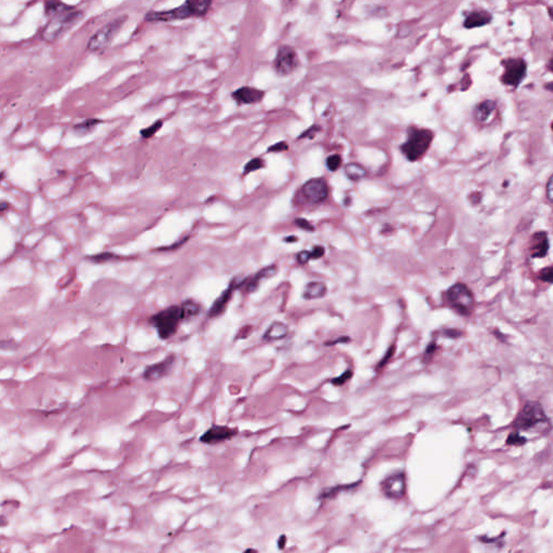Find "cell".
Returning a JSON list of instances; mask_svg holds the SVG:
<instances>
[{"instance_id":"6da1fadb","label":"cell","mask_w":553,"mask_h":553,"mask_svg":"<svg viewBox=\"0 0 553 553\" xmlns=\"http://www.w3.org/2000/svg\"><path fill=\"white\" fill-rule=\"evenodd\" d=\"M201 311V304L188 298L179 305H172L153 313L148 322L157 331L159 338L166 340L176 334L180 323L199 316Z\"/></svg>"},{"instance_id":"7a4b0ae2","label":"cell","mask_w":553,"mask_h":553,"mask_svg":"<svg viewBox=\"0 0 553 553\" xmlns=\"http://www.w3.org/2000/svg\"><path fill=\"white\" fill-rule=\"evenodd\" d=\"M511 427L514 431L547 435L550 432L552 425L540 403L538 401H526L514 417Z\"/></svg>"},{"instance_id":"3957f363","label":"cell","mask_w":553,"mask_h":553,"mask_svg":"<svg viewBox=\"0 0 553 553\" xmlns=\"http://www.w3.org/2000/svg\"><path fill=\"white\" fill-rule=\"evenodd\" d=\"M212 6L210 0H188L176 8L167 11H149L145 20L148 22H169V21L186 20L206 16Z\"/></svg>"},{"instance_id":"277c9868","label":"cell","mask_w":553,"mask_h":553,"mask_svg":"<svg viewBox=\"0 0 553 553\" xmlns=\"http://www.w3.org/2000/svg\"><path fill=\"white\" fill-rule=\"evenodd\" d=\"M433 132L425 128H410L408 131V138L401 146L400 149L409 161H417L428 151L433 141Z\"/></svg>"},{"instance_id":"5b68a950","label":"cell","mask_w":553,"mask_h":553,"mask_svg":"<svg viewBox=\"0 0 553 553\" xmlns=\"http://www.w3.org/2000/svg\"><path fill=\"white\" fill-rule=\"evenodd\" d=\"M82 18L83 12L76 9L50 19L41 32V39L47 44L55 43L76 24H78Z\"/></svg>"},{"instance_id":"8992f818","label":"cell","mask_w":553,"mask_h":553,"mask_svg":"<svg viewBox=\"0 0 553 553\" xmlns=\"http://www.w3.org/2000/svg\"><path fill=\"white\" fill-rule=\"evenodd\" d=\"M445 300L460 316L468 317L473 312L475 299L472 291L464 283H455L445 292Z\"/></svg>"},{"instance_id":"52a82bcc","label":"cell","mask_w":553,"mask_h":553,"mask_svg":"<svg viewBox=\"0 0 553 553\" xmlns=\"http://www.w3.org/2000/svg\"><path fill=\"white\" fill-rule=\"evenodd\" d=\"M128 17L122 16L118 17L111 22L105 24L101 29L93 34V36L89 39L87 46V50L90 52H97L103 49L107 48L111 41L115 39L119 31L121 30L123 24L127 22Z\"/></svg>"},{"instance_id":"ba28073f","label":"cell","mask_w":553,"mask_h":553,"mask_svg":"<svg viewBox=\"0 0 553 553\" xmlns=\"http://www.w3.org/2000/svg\"><path fill=\"white\" fill-rule=\"evenodd\" d=\"M502 65L505 71H503V74L500 77L501 82L508 87H519L525 77H526V62L520 58H511L503 61Z\"/></svg>"},{"instance_id":"9c48e42d","label":"cell","mask_w":553,"mask_h":553,"mask_svg":"<svg viewBox=\"0 0 553 553\" xmlns=\"http://www.w3.org/2000/svg\"><path fill=\"white\" fill-rule=\"evenodd\" d=\"M298 66V57L295 49L288 45H283L278 49L275 59V71L280 76H289Z\"/></svg>"},{"instance_id":"30bf717a","label":"cell","mask_w":553,"mask_h":553,"mask_svg":"<svg viewBox=\"0 0 553 553\" xmlns=\"http://www.w3.org/2000/svg\"><path fill=\"white\" fill-rule=\"evenodd\" d=\"M300 191L304 199L311 205L322 204L328 197L327 181L321 177L307 180Z\"/></svg>"},{"instance_id":"8fae6325","label":"cell","mask_w":553,"mask_h":553,"mask_svg":"<svg viewBox=\"0 0 553 553\" xmlns=\"http://www.w3.org/2000/svg\"><path fill=\"white\" fill-rule=\"evenodd\" d=\"M382 491L390 499H401L407 492V478L403 472H396L388 475L382 482Z\"/></svg>"},{"instance_id":"7c38bea8","label":"cell","mask_w":553,"mask_h":553,"mask_svg":"<svg viewBox=\"0 0 553 553\" xmlns=\"http://www.w3.org/2000/svg\"><path fill=\"white\" fill-rule=\"evenodd\" d=\"M175 363H176V355L171 353L162 361L153 363L148 365L143 372V379L148 382H156L163 377L167 376L173 370Z\"/></svg>"},{"instance_id":"4fadbf2b","label":"cell","mask_w":553,"mask_h":553,"mask_svg":"<svg viewBox=\"0 0 553 553\" xmlns=\"http://www.w3.org/2000/svg\"><path fill=\"white\" fill-rule=\"evenodd\" d=\"M237 433L238 430L235 428H230V427L222 425H214L210 427L204 435L200 437L199 440L204 444L215 445L233 439Z\"/></svg>"},{"instance_id":"5bb4252c","label":"cell","mask_w":553,"mask_h":553,"mask_svg":"<svg viewBox=\"0 0 553 553\" xmlns=\"http://www.w3.org/2000/svg\"><path fill=\"white\" fill-rule=\"evenodd\" d=\"M237 289H239V283H238L234 279L227 286V289L224 290L221 295L214 300V303L212 304L211 308H210V310L208 312L209 318H218L222 316L224 311L226 310L230 299L233 297V294Z\"/></svg>"},{"instance_id":"9a60e30c","label":"cell","mask_w":553,"mask_h":553,"mask_svg":"<svg viewBox=\"0 0 553 553\" xmlns=\"http://www.w3.org/2000/svg\"><path fill=\"white\" fill-rule=\"evenodd\" d=\"M232 97L238 105H252L262 102L265 97V92L256 88L241 87L234 91Z\"/></svg>"},{"instance_id":"2e32d148","label":"cell","mask_w":553,"mask_h":553,"mask_svg":"<svg viewBox=\"0 0 553 553\" xmlns=\"http://www.w3.org/2000/svg\"><path fill=\"white\" fill-rule=\"evenodd\" d=\"M550 249L548 234L537 232L531 236L529 243V254L531 258H543L547 256Z\"/></svg>"},{"instance_id":"e0dca14e","label":"cell","mask_w":553,"mask_h":553,"mask_svg":"<svg viewBox=\"0 0 553 553\" xmlns=\"http://www.w3.org/2000/svg\"><path fill=\"white\" fill-rule=\"evenodd\" d=\"M492 15L485 10H477L469 13L464 21V26L467 30L479 29L492 22Z\"/></svg>"},{"instance_id":"ac0fdd59","label":"cell","mask_w":553,"mask_h":553,"mask_svg":"<svg viewBox=\"0 0 553 553\" xmlns=\"http://www.w3.org/2000/svg\"><path fill=\"white\" fill-rule=\"evenodd\" d=\"M276 272H277V267L275 265L268 266V267H266V268L258 271L253 278H250L248 280H243L242 282L239 283V289L241 288L242 285H246V288H244V289H246V291L248 293L254 292L258 288V285H260V283H261V281L263 279L270 278L274 275H276Z\"/></svg>"},{"instance_id":"d6986e66","label":"cell","mask_w":553,"mask_h":553,"mask_svg":"<svg viewBox=\"0 0 553 553\" xmlns=\"http://www.w3.org/2000/svg\"><path fill=\"white\" fill-rule=\"evenodd\" d=\"M496 110V102L493 100H485L477 105L474 108V118L480 123H485L492 117Z\"/></svg>"},{"instance_id":"ffe728a7","label":"cell","mask_w":553,"mask_h":553,"mask_svg":"<svg viewBox=\"0 0 553 553\" xmlns=\"http://www.w3.org/2000/svg\"><path fill=\"white\" fill-rule=\"evenodd\" d=\"M76 10L75 7L69 6L63 2H46L45 3V15L50 19L58 17L66 12H71Z\"/></svg>"},{"instance_id":"44dd1931","label":"cell","mask_w":553,"mask_h":553,"mask_svg":"<svg viewBox=\"0 0 553 553\" xmlns=\"http://www.w3.org/2000/svg\"><path fill=\"white\" fill-rule=\"evenodd\" d=\"M325 294H326V285L323 282L312 281L305 286L303 296L306 299H314V298L323 297Z\"/></svg>"},{"instance_id":"7402d4cb","label":"cell","mask_w":553,"mask_h":553,"mask_svg":"<svg viewBox=\"0 0 553 553\" xmlns=\"http://www.w3.org/2000/svg\"><path fill=\"white\" fill-rule=\"evenodd\" d=\"M288 335V326L282 322H274L268 330L265 332L263 338L265 340H278Z\"/></svg>"},{"instance_id":"603a6c76","label":"cell","mask_w":553,"mask_h":553,"mask_svg":"<svg viewBox=\"0 0 553 553\" xmlns=\"http://www.w3.org/2000/svg\"><path fill=\"white\" fill-rule=\"evenodd\" d=\"M101 122L102 120H100V119H95V118L87 119V120H83L80 123L75 124L73 128V132L78 136H86L90 134V133H92Z\"/></svg>"},{"instance_id":"cb8c5ba5","label":"cell","mask_w":553,"mask_h":553,"mask_svg":"<svg viewBox=\"0 0 553 553\" xmlns=\"http://www.w3.org/2000/svg\"><path fill=\"white\" fill-rule=\"evenodd\" d=\"M345 174L350 180L359 181L366 176L367 171L360 163L350 162L345 165Z\"/></svg>"},{"instance_id":"d4e9b609","label":"cell","mask_w":553,"mask_h":553,"mask_svg":"<svg viewBox=\"0 0 553 553\" xmlns=\"http://www.w3.org/2000/svg\"><path fill=\"white\" fill-rule=\"evenodd\" d=\"M263 167H265V161L264 159L257 157V158H253L251 159L250 161H248V162L246 163V165H244L243 167V174L244 175H248L252 172L254 171H257V170H261L263 169Z\"/></svg>"},{"instance_id":"484cf974","label":"cell","mask_w":553,"mask_h":553,"mask_svg":"<svg viewBox=\"0 0 553 553\" xmlns=\"http://www.w3.org/2000/svg\"><path fill=\"white\" fill-rule=\"evenodd\" d=\"M116 258H119V256H117L115 253H113V252H102V253H99V254L88 256L89 261L96 263V264L107 263L109 261L116 260Z\"/></svg>"},{"instance_id":"4316f807","label":"cell","mask_w":553,"mask_h":553,"mask_svg":"<svg viewBox=\"0 0 553 553\" xmlns=\"http://www.w3.org/2000/svg\"><path fill=\"white\" fill-rule=\"evenodd\" d=\"M162 125H163L162 120H157L156 122H153L151 125H149V127L142 129L139 133H141V135L144 138H150L155 135L157 132H159V130L162 128Z\"/></svg>"},{"instance_id":"83f0119b","label":"cell","mask_w":553,"mask_h":553,"mask_svg":"<svg viewBox=\"0 0 553 553\" xmlns=\"http://www.w3.org/2000/svg\"><path fill=\"white\" fill-rule=\"evenodd\" d=\"M526 442H527V439L522 437L519 431L510 432L506 441L507 445H512V446H522Z\"/></svg>"},{"instance_id":"f1b7e54d","label":"cell","mask_w":553,"mask_h":553,"mask_svg":"<svg viewBox=\"0 0 553 553\" xmlns=\"http://www.w3.org/2000/svg\"><path fill=\"white\" fill-rule=\"evenodd\" d=\"M537 277L542 282L553 284V266H548L539 270Z\"/></svg>"},{"instance_id":"f546056e","label":"cell","mask_w":553,"mask_h":553,"mask_svg":"<svg viewBox=\"0 0 553 553\" xmlns=\"http://www.w3.org/2000/svg\"><path fill=\"white\" fill-rule=\"evenodd\" d=\"M351 487H352V485H338V486H335V487L326 488V489H324L323 492L321 493V497H322V498H332V497L339 494L340 491H344V489H348V488H351Z\"/></svg>"},{"instance_id":"4dcf8cb0","label":"cell","mask_w":553,"mask_h":553,"mask_svg":"<svg viewBox=\"0 0 553 553\" xmlns=\"http://www.w3.org/2000/svg\"><path fill=\"white\" fill-rule=\"evenodd\" d=\"M341 162H342V159L339 155H331L330 157L326 158V166L327 169L332 172L337 171L341 165Z\"/></svg>"},{"instance_id":"1f68e13d","label":"cell","mask_w":553,"mask_h":553,"mask_svg":"<svg viewBox=\"0 0 553 553\" xmlns=\"http://www.w3.org/2000/svg\"><path fill=\"white\" fill-rule=\"evenodd\" d=\"M351 377H352V371L348 370V371H346V372L342 373L340 376L334 379L332 381V384L335 385V386H341V385L346 384L350 379H351Z\"/></svg>"},{"instance_id":"d6a6232c","label":"cell","mask_w":553,"mask_h":553,"mask_svg":"<svg viewBox=\"0 0 553 553\" xmlns=\"http://www.w3.org/2000/svg\"><path fill=\"white\" fill-rule=\"evenodd\" d=\"M320 127L319 125H312V127H310L309 129H307L306 131H304L302 134H300L298 136V139H302V138H313L314 135H316V133L320 131Z\"/></svg>"},{"instance_id":"836d02e7","label":"cell","mask_w":553,"mask_h":553,"mask_svg":"<svg viewBox=\"0 0 553 553\" xmlns=\"http://www.w3.org/2000/svg\"><path fill=\"white\" fill-rule=\"evenodd\" d=\"M289 149V145L286 144L285 142H279V143H276L274 145L269 146V148L267 149L268 152H281V151H286Z\"/></svg>"},{"instance_id":"e575fe53","label":"cell","mask_w":553,"mask_h":553,"mask_svg":"<svg viewBox=\"0 0 553 553\" xmlns=\"http://www.w3.org/2000/svg\"><path fill=\"white\" fill-rule=\"evenodd\" d=\"M295 224L300 229L308 230V232H313V229H314L311 224L305 219H296Z\"/></svg>"},{"instance_id":"d590c367","label":"cell","mask_w":553,"mask_h":553,"mask_svg":"<svg viewBox=\"0 0 553 553\" xmlns=\"http://www.w3.org/2000/svg\"><path fill=\"white\" fill-rule=\"evenodd\" d=\"M545 195H547L548 200L551 202V204H553V174L548 179L547 186H545Z\"/></svg>"},{"instance_id":"8d00e7d4","label":"cell","mask_w":553,"mask_h":553,"mask_svg":"<svg viewBox=\"0 0 553 553\" xmlns=\"http://www.w3.org/2000/svg\"><path fill=\"white\" fill-rule=\"evenodd\" d=\"M310 260H311V254H310V252H308V251H302V252H300V253L297 254V261H298L299 264L305 265V264H307L308 262H309Z\"/></svg>"},{"instance_id":"74e56055","label":"cell","mask_w":553,"mask_h":553,"mask_svg":"<svg viewBox=\"0 0 553 553\" xmlns=\"http://www.w3.org/2000/svg\"><path fill=\"white\" fill-rule=\"evenodd\" d=\"M324 252H325L324 248H322V247H320V246L314 247V248L312 249V251H310L311 260H314V258H316V260H318V258H320V257H322V256L324 255Z\"/></svg>"},{"instance_id":"f35d334b","label":"cell","mask_w":553,"mask_h":553,"mask_svg":"<svg viewBox=\"0 0 553 553\" xmlns=\"http://www.w3.org/2000/svg\"><path fill=\"white\" fill-rule=\"evenodd\" d=\"M394 353H395V347H390V348L388 349V351L386 352V355H384V358H383L382 361L379 363V368L383 367V366H384V364H386V363L389 361V359L391 358V355H393Z\"/></svg>"},{"instance_id":"ab89813d","label":"cell","mask_w":553,"mask_h":553,"mask_svg":"<svg viewBox=\"0 0 553 553\" xmlns=\"http://www.w3.org/2000/svg\"><path fill=\"white\" fill-rule=\"evenodd\" d=\"M443 335L446 336V337H450V338H457V337H459V336L463 335V333H461L458 330H454V328H449V330L444 331Z\"/></svg>"},{"instance_id":"60d3db41","label":"cell","mask_w":553,"mask_h":553,"mask_svg":"<svg viewBox=\"0 0 553 553\" xmlns=\"http://www.w3.org/2000/svg\"><path fill=\"white\" fill-rule=\"evenodd\" d=\"M437 350V345L436 342H431V344L428 345V347L426 348V355L428 356H431L433 353H435V351Z\"/></svg>"},{"instance_id":"b9f144b4","label":"cell","mask_w":553,"mask_h":553,"mask_svg":"<svg viewBox=\"0 0 553 553\" xmlns=\"http://www.w3.org/2000/svg\"><path fill=\"white\" fill-rule=\"evenodd\" d=\"M349 341H350V338L347 337V336H345V337H340V338L336 339V340H333V341H331V342H326V345H327V346H330V345L340 344V342L342 344V342H349Z\"/></svg>"},{"instance_id":"7bdbcfd3","label":"cell","mask_w":553,"mask_h":553,"mask_svg":"<svg viewBox=\"0 0 553 553\" xmlns=\"http://www.w3.org/2000/svg\"><path fill=\"white\" fill-rule=\"evenodd\" d=\"M492 334H494L495 337H496L497 339H498V340H500V341H502V342H506V336L503 335V334H501L499 331L494 330Z\"/></svg>"},{"instance_id":"ee69618b","label":"cell","mask_w":553,"mask_h":553,"mask_svg":"<svg viewBox=\"0 0 553 553\" xmlns=\"http://www.w3.org/2000/svg\"><path fill=\"white\" fill-rule=\"evenodd\" d=\"M9 209V204L7 201H2V204H0V211H2V213H4L6 210Z\"/></svg>"},{"instance_id":"f6af8a7d","label":"cell","mask_w":553,"mask_h":553,"mask_svg":"<svg viewBox=\"0 0 553 553\" xmlns=\"http://www.w3.org/2000/svg\"><path fill=\"white\" fill-rule=\"evenodd\" d=\"M548 69H549L550 72L553 73V55H552V58L550 59V61H549V63H548Z\"/></svg>"},{"instance_id":"bcb514c9","label":"cell","mask_w":553,"mask_h":553,"mask_svg":"<svg viewBox=\"0 0 553 553\" xmlns=\"http://www.w3.org/2000/svg\"><path fill=\"white\" fill-rule=\"evenodd\" d=\"M545 88H547L548 90H551V91H553V82L547 83V85H545Z\"/></svg>"},{"instance_id":"7dc6e473","label":"cell","mask_w":553,"mask_h":553,"mask_svg":"<svg viewBox=\"0 0 553 553\" xmlns=\"http://www.w3.org/2000/svg\"><path fill=\"white\" fill-rule=\"evenodd\" d=\"M286 241H296L297 239L295 237H291V238H288V239H285Z\"/></svg>"},{"instance_id":"c3c4849f","label":"cell","mask_w":553,"mask_h":553,"mask_svg":"<svg viewBox=\"0 0 553 553\" xmlns=\"http://www.w3.org/2000/svg\"><path fill=\"white\" fill-rule=\"evenodd\" d=\"M551 129H552V131H553V122H552V124H551Z\"/></svg>"}]
</instances>
